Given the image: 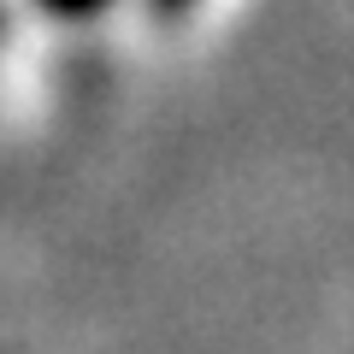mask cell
I'll return each mask as SVG.
<instances>
[{
    "mask_svg": "<svg viewBox=\"0 0 354 354\" xmlns=\"http://www.w3.org/2000/svg\"><path fill=\"white\" fill-rule=\"evenodd\" d=\"M153 6H165V12H177V6H189V0H153Z\"/></svg>",
    "mask_w": 354,
    "mask_h": 354,
    "instance_id": "obj_2",
    "label": "cell"
},
{
    "mask_svg": "<svg viewBox=\"0 0 354 354\" xmlns=\"http://www.w3.org/2000/svg\"><path fill=\"white\" fill-rule=\"evenodd\" d=\"M53 12H65V18H83V12H101L106 0H48Z\"/></svg>",
    "mask_w": 354,
    "mask_h": 354,
    "instance_id": "obj_1",
    "label": "cell"
}]
</instances>
